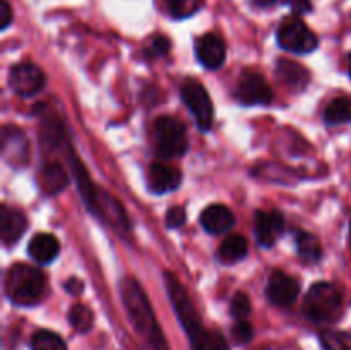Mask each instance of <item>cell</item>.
<instances>
[{
    "label": "cell",
    "mask_w": 351,
    "mask_h": 350,
    "mask_svg": "<svg viewBox=\"0 0 351 350\" xmlns=\"http://www.w3.org/2000/svg\"><path fill=\"white\" fill-rule=\"evenodd\" d=\"M45 72L33 62H21L9 72V88L23 98L38 95L45 88Z\"/></svg>",
    "instance_id": "ba28073f"
},
{
    "label": "cell",
    "mask_w": 351,
    "mask_h": 350,
    "mask_svg": "<svg viewBox=\"0 0 351 350\" xmlns=\"http://www.w3.org/2000/svg\"><path fill=\"white\" fill-rule=\"evenodd\" d=\"M276 72L281 82H285L290 88H305L308 82V71L302 67L300 64H295V62H288L281 58V60H278Z\"/></svg>",
    "instance_id": "d6986e66"
},
{
    "label": "cell",
    "mask_w": 351,
    "mask_h": 350,
    "mask_svg": "<svg viewBox=\"0 0 351 350\" xmlns=\"http://www.w3.org/2000/svg\"><path fill=\"white\" fill-rule=\"evenodd\" d=\"M64 288H65V292H69L71 295H81V292L84 290V283H82L79 278L72 277V278H69L67 281H65Z\"/></svg>",
    "instance_id": "d6a6232c"
},
{
    "label": "cell",
    "mask_w": 351,
    "mask_h": 350,
    "mask_svg": "<svg viewBox=\"0 0 351 350\" xmlns=\"http://www.w3.org/2000/svg\"><path fill=\"white\" fill-rule=\"evenodd\" d=\"M27 220L23 211L10 208L9 205L0 206V237L5 246H12L24 235Z\"/></svg>",
    "instance_id": "5bb4252c"
},
{
    "label": "cell",
    "mask_w": 351,
    "mask_h": 350,
    "mask_svg": "<svg viewBox=\"0 0 351 350\" xmlns=\"http://www.w3.org/2000/svg\"><path fill=\"white\" fill-rule=\"evenodd\" d=\"M31 350H67V345L57 333L50 329H40L31 336Z\"/></svg>",
    "instance_id": "cb8c5ba5"
},
{
    "label": "cell",
    "mask_w": 351,
    "mask_h": 350,
    "mask_svg": "<svg viewBox=\"0 0 351 350\" xmlns=\"http://www.w3.org/2000/svg\"><path fill=\"white\" fill-rule=\"evenodd\" d=\"M324 350H351V331H339V329H324L319 335Z\"/></svg>",
    "instance_id": "484cf974"
},
{
    "label": "cell",
    "mask_w": 351,
    "mask_h": 350,
    "mask_svg": "<svg viewBox=\"0 0 351 350\" xmlns=\"http://www.w3.org/2000/svg\"><path fill=\"white\" fill-rule=\"evenodd\" d=\"M285 3H288L297 14H307L312 10L311 0H285Z\"/></svg>",
    "instance_id": "1f68e13d"
},
{
    "label": "cell",
    "mask_w": 351,
    "mask_h": 350,
    "mask_svg": "<svg viewBox=\"0 0 351 350\" xmlns=\"http://www.w3.org/2000/svg\"><path fill=\"white\" fill-rule=\"evenodd\" d=\"M27 254L40 264H50L60 254V242L51 233H36L29 240Z\"/></svg>",
    "instance_id": "e0dca14e"
},
{
    "label": "cell",
    "mask_w": 351,
    "mask_h": 350,
    "mask_svg": "<svg viewBox=\"0 0 351 350\" xmlns=\"http://www.w3.org/2000/svg\"><path fill=\"white\" fill-rule=\"evenodd\" d=\"M195 57L206 69H219L226 60V45L221 36L206 33L195 40Z\"/></svg>",
    "instance_id": "7c38bea8"
},
{
    "label": "cell",
    "mask_w": 351,
    "mask_h": 350,
    "mask_svg": "<svg viewBox=\"0 0 351 350\" xmlns=\"http://www.w3.org/2000/svg\"><path fill=\"white\" fill-rule=\"evenodd\" d=\"M192 350H230L225 336L218 331L204 328L199 335L191 338Z\"/></svg>",
    "instance_id": "7402d4cb"
},
{
    "label": "cell",
    "mask_w": 351,
    "mask_h": 350,
    "mask_svg": "<svg viewBox=\"0 0 351 350\" xmlns=\"http://www.w3.org/2000/svg\"><path fill=\"white\" fill-rule=\"evenodd\" d=\"M120 295L125 307L127 318L134 331L139 335L147 350H168L167 338L156 321L151 302L139 281L132 277H125L120 281Z\"/></svg>",
    "instance_id": "6da1fadb"
},
{
    "label": "cell",
    "mask_w": 351,
    "mask_h": 350,
    "mask_svg": "<svg viewBox=\"0 0 351 350\" xmlns=\"http://www.w3.org/2000/svg\"><path fill=\"white\" fill-rule=\"evenodd\" d=\"M2 151L7 163L21 168L29 163V143L21 129L5 126L2 130Z\"/></svg>",
    "instance_id": "30bf717a"
},
{
    "label": "cell",
    "mask_w": 351,
    "mask_h": 350,
    "mask_svg": "<svg viewBox=\"0 0 351 350\" xmlns=\"http://www.w3.org/2000/svg\"><path fill=\"white\" fill-rule=\"evenodd\" d=\"M182 184V172L178 168L170 167L167 163L156 161L149 167L147 172V185L149 191L154 194H165V192H171Z\"/></svg>",
    "instance_id": "4fadbf2b"
},
{
    "label": "cell",
    "mask_w": 351,
    "mask_h": 350,
    "mask_svg": "<svg viewBox=\"0 0 351 350\" xmlns=\"http://www.w3.org/2000/svg\"><path fill=\"white\" fill-rule=\"evenodd\" d=\"M297 242V253L307 263H317L322 257V246L315 235L308 232H297L295 237Z\"/></svg>",
    "instance_id": "44dd1931"
},
{
    "label": "cell",
    "mask_w": 351,
    "mask_h": 350,
    "mask_svg": "<svg viewBox=\"0 0 351 350\" xmlns=\"http://www.w3.org/2000/svg\"><path fill=\"white\" fill-rule=\"evenodd\" d=\"M233 96L239 103L245 106L269 105L274 100V93L269 82L263 74L254 71H243L235 86Z\"/></svg>",
    "instance_id": "52a82bcc"
},
{
    "label": "cell",
    "mask_w": 351,
    "mask_h": 350,
    "mask_svg": "<svg viewBox=\"0 0 351 350\" xmlns=\"http://www.w3.org/2000/svg\"><path fill=\"white\" fill-rule=\"evenodd\" d=\"M235 215L225 205H211L202 211L201 225L202 229L213 235H219L235 226Z\"/></svg>",
    "instance_id": "9a60e30c"
},
{
    "label": "cell",
    "mask_w": 351,
    "mask_h": 350,
    "mask_svg": "<svg viewBox=\"0 0 351 350\" xmlns=\"http://www.w3.org/2000/svg\"><path fill=\"white\" fill-rule=\"evenodd\" d=\"M254 232L259 246L273 247L285 232V218L278 209L273 211H256Z\"/></svg>",
    "instance_id": "8fae6325"
},
{
    "label": "cell",
    "mask_w": 351,
    "mask_h": 350,
    "mask_svg": "<svg viewBox=\"0 0 351 350\" xmlns=\"http://www.w3.org/2000/svg\"><path fill=\"white\" fill-rule=\"evenodd\" d=\"M247 253H249V244H247L245 237L239 235V233H233V235L226 237L223 240L216 256H218V259L223 264H233L242 261L247 256Z\"/></svg>",
    "instance_id": "ac0fdd59"
},
{
    "label": "cell",
    "mask_w": 351,
    "mask_h": 350,
    "mask_svg": "<svg viewBox=\"0 0 351 350\" xmlns=\"http://www.w3.org/2000/svg\"><path fill=\"white\" fill-rule=\"evenodd\" d=\"M161 3L173 19H185L199 12L204 0H161Z\"/></svg>",
    "instance_id": "603a6c76"
},
{
    "label": "cell",
    "mask_w": 351,
    "mask_h": 350,
    "mask_svg": "<svg viewBox=\"0 0 351 350\" xmlns=\"http://www.w3.org/2000/svg\"><path fill=\"white\" fill-rule=\"evenodd\" d=\"M69 185V174L58 160L45 161L40 170V187L47 196H55Z\"/></svg>",
    "instance_id": "2e32d148"
},
{
    "label": "cell",
    "mask_w": 351,
    "mask_h": 350,
    "mask_svg": "<svg viewBox=\"0 0 351 350\" xmlns=\"http://www.w3.org/2000/svg\"><path fill=\"white\" fill-rule=\"evenodd\" d=\"M165 220H167L168 229H180L187 220V213H185L184 206H175V208L168 209Z\"/></svg>",
    "instance_id": "f546056e"
},
{
    "label": "cell",
    "mask_w": 351,
    "mask_h": 350,
    "mask_svg": "<svg viewBox=\"0 0 351 350\" xmlns=\"http://www.w3.org/2000/svg\"><path fill=\"white\" fill-rule=\"evenodd\" d=\"M69 321L74 326L75 331L88 333L95 325V314L86 304H74L69 311Z\"/></svg>",
    "instance_id": "d4e9b609"
},
{
    "label": "cell",
    "mask_w": 351,
    "mask_h": 350,
    "mask_svg": "<svg viewBox=\"0 0 351 350\" xmlns=\"http://www.w3.org/2000/svg\"><path fill=\"white\" fill-rule=\"evenodd\" d=\"M300 294V285L290 275L283 273L281 270H274L271 273L266 285V295L271 304L278 307H288L293 304Z\"/></svg>",
    "instance_id": "9c48e42d"
},
{
    "label": "cell",
    "mask_w": 351,
    "mask_h": 350,
    "mask_svg": "<svg viewBox=\"0 0 351 350\" xmlns=\"http://www.w3.org/2000/svg\"><path fill=\"white\" fill-rule=\"evenodd\" d=\"M153 144L154 153L160 160L184 156L189 150L187 129L175 117H158L153 124Z\"/></svg>",
    "instance_id": "277c9868"
},
{
    "label": "cell",
    "mask_w": 351,
    "mask_h": 350,
    "mask_svg": "<svg viewBox=\"0 0 351 350\" xmlns=\"http://www.w3.org/2000/svg\"><path fill=\"white\" fill-rule=\"evenodd\" d=\"M12 23V9L7 0H0V27L7 30Z\"/></svg>",
    "instance_id": "4dcf8cb0"
},
{
    "label": "cell",
    "mask_w": 351,
    "mask_h": 350,
    "mask_svg": "<svg viewBox=\"0 0 351 350\" xmlns=\"http://www.w3.org/2000/svg\"><path fill=\"white\" fill-rule=\"evenodd\" d=\"M232 316L237 321H243L252 312V304H250V297L245 292H237L232 299V305H230Z\"/></svg>",
    "instance_id": "4316f807"
},
{
    "label": "cell",
    "mask_w": 351,
    "mask_h": 350,
    "mask_svg": "<svg viewBox=\"0 0 351 350\" xmlns=\"http://www.w3.org/2000/svg\"><path fill=\"white\" fill-rule=\"evenodd\" d=\"M343 312V292L329 281H317L304 299V314L312 323H332Z\"/></svg>",
    "instance_id": "3957f363"
},
{
    "label": "cell",
    "mask_w": 351,
    "mask_h": 350,
    "mask_svg": "<svg viewBox=\"0 0 351 350\" xmlns=\"http://www.w3.org/2000/svg\"><path fill=\"white\" fill-rule=\"evenodd\" d=\"M278 45L291 54H311L319 47V38L298 16H288L278 27Z\"/></svg>",
    "instance_id": "5b68a950"
},
{
    "label": "cell",
    "mask_w": 351,
    "mask_h": 350,
    "mask_svg": "<svg viewBox=\"0 0 351 350\" xmlns=\"http://www.w3.org/2000/svg\"><path fill=\"white\" fill-rule=\"evenodd\" d=\"M252 2L256 3L257 7H264V9H266V7L274 5V3H276L278 0H252Z\"/></svg>",
    "instance_id": "836d02e7"
},
{
    "label": "cell",
    "mask_w": 351,
    "mask_h": 350,
    "mask_svg": "<svg viewBox=\"0 0 351 350\" xmlns=\"http://www.w3.org/2000/svg\"><path fill=\"white\" fill-rule=\"evenodd\" d=\"M232 336L233 340H235L237 345H245V343H249L254 336L252 325H250L247 319H243V321H237L235 326L232 328Z\"/></svg>",
    "instance_id": "83f0119b"
},
{
    "label": "cell",
    "mask_w": 351,
    "mask_h": 350,
    "mask_svg": "<svg viewBox=\"0 0 351 350\" xmlns=\"http://www.w3.org/2000/svg\"><path fill=\"white\" fill-rule=\"evenodd\" d=\"M170 48H171V41L168 40L167 36H154L153 40H151L149 48H147L146 51L149 57L156 58V57H165V55H168Z\"/></svg>",
    "instance_id": "f1b7e54d"
},
{
    "label": "cell",
    "mask_w": 351,
    "mask_h": 350,
    "mask_svg": "<svg viewBox=\"0 0 351 350\" xmlns=\"http://www.w3.org/2000/svg\"><path fill=\"white\" fill-rule=\"evenodd\" d=\"M348 72H350V75H351V54H350V57H348Z\"/></svg>",
    "instance_id": "e575fe53"
},
{
    "label": "cell",
    "mask_w": 351,
    "mask_h": 350,
    "mask_svg": "<svg viewBox=\"0 0 351 350\" xmlns=\"http://www.w3.org/2000/svg\"><path fill=\"white\" fill-rule=\"evenodd\" d=\"M324 122L328 126H341L351 122V98L339 96L332 100L324 110Z\"/></svg>",
    "instance_id": "ffe728a7"
},
{
    "label": "cell",
    "mask_w": 351,
    "mask_h": 350,
    "mask_svg": "<svg viewBox=\"0 0 351 350\" xmlns=\"http://www.w3.org/2000/svg\"><path fill=\"white\" fill-rule=\"evenodd\" d=\"M3 285L9 301L21 307L40 304L48 292L47 275L38 268L23 263L14 264L7 270Z\"/></svg>",
    "instance_id": "7a4b0ae2"
},
{
    "label": "cell",
    "mask_w": 351,
    "mask_h": 350,
    "mask_svg": "<svg viewBox=\"0 0 351 350\" xmlns=\"http://www.w3.org/2000/svg\"><path fill=\"white\" fill-rule=\"evenodd\" d=\"M350 246H351V223H350Z\"/></svg>",
    "instance_id": "d590c367"
},
{
    "label": "cell",
    "mask_w": 351,
    "mask_h": 350,
    "mask_svg": "<svg viewBox=\"0 0 351 350\" xmlns=\"http://www.w3.org/2000/svg\"><path fill=\"white\" fill-rule=\"evenodd\" d=\"M180 96L189 112L194 115L199 130L208 132L215 120V108H213V102L204 86L195 79H189L182 84Z\"/></svg>",
    "instance_id": "8992f818"
}]
</instances>
